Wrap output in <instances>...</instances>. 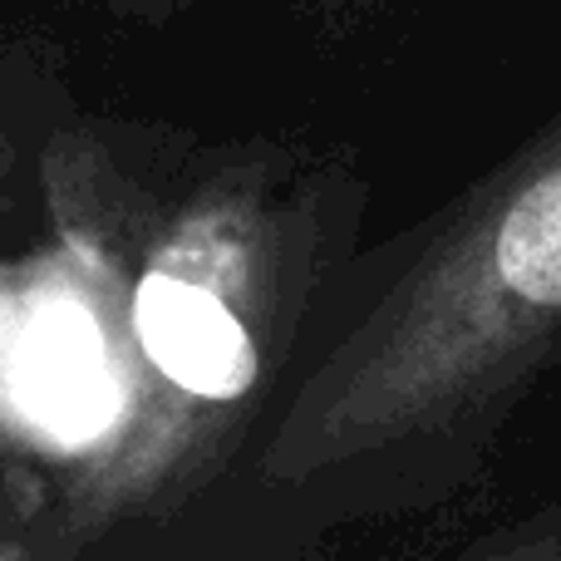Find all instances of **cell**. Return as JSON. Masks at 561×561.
<instances>
[{
	"label": "cell",
	"instance_id": "1",
	"mask_svg": "<svg viewBox=\"0 0 561 561\" xmlns=\"http://www.w3.org/2000/svg\"><path fill=\"white\" fill-rule=\"evenodd\" d=\"M561 335V124L434 237L310 375L266 468L306 478L488 404Z\"/></svg>",
	"mask_w": 561,
	"mask_h": 561
},
{
	"label": "cell",
	"instance_id": "2",
	"mask_svg": "<svg viewBox=\"0 0 561 561\" xmlns=\"http://www.w3.org/2000/svg\"><path fill=\"white\" fill-rule=\"evenodd\" d=\"M276 227L252 203L197 213L134 290L144 359L187 404L227 409L266 365L262 320L276 306Z\"/></svg>",
	"mask_w": 561,
	"mask_h": 561
},
{
	"label": "cell",
	"instance_id": "3",
	"mask_svg": "<svg viewBox=\"0 0 561 561\" xmlns=\"http://www.w3.org/2000/svg\"><path fill=\"white\" fill-rule=\"evenodd\" d=\"M454 561H561V497L552 507H542V513L473 542Z\"/></svg>",
	"mask_w": 561,
	"mask_h": 561
},
{
	"label": "cell",
	"instance_id": "4",
	"mask_svg": "<svg viewBox=\"0 0 561 561\" xmlns=\"http://www.w3.org/2000/svg\"><path fill=\"white\" fill-rule=\"evenodd\" d=\"M0 561H35V552H30L25 537L15 533H0Z\"/></svg>",
	"mask_w": 561,
	"mask_h": 561
},
{
	"label": "cell",
	"instance_id": "5",
	"mask_svg": "<svg viewBox=\"0 0 561 561\" xmlns=\"http://www.w3.org/2000/svg\"><path fill=\"white\" fill-rule=\"evenodd\" d=\"M5 163H10V144H5V128H0V178H5Z\"/></svg>",
	"mask_w": 561,
	"mask_h": 561
}]
</instances>
